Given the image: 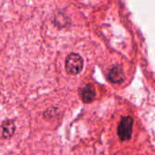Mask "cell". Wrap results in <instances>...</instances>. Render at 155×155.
Listing matches in <instances>:
<instances>
[{
	"label": "cell",
	"instance_id": "6da1fadb",
	"mask_svg": "<svg viewBox=\"0 0 155 155\" xmlns=\"http://www.w3.org/2000/svg\"><path fill=\"white\" fill-rule=\"evenodd\" d=\"M133 125H134V119L131 116H124L122 118L121 122L117 127V134L121 141L125 142L130 140L132 137L133 133Z\"/></svg>",
	"mask_w": 155,
	"mask_h": 155
},
{
	"label": "cell",
	"instance_id": "7a4b0ae2",
	"mask_svg": "<svg viewBox=\"0 0 155 155\" xmlns=\"http://www.w3.org/2000/svg\"><path fill=\"white\" fill-rule=\"evenodd\" d=\"M84 60L78 54H70L65 60V69L70 74H78L83 70Z\"/></svg>",
	"mask_w": 155,
	"mask_h": 155
},
{
	"label": "cell",
	"instance_id": "3957f363",
	"mask_svg": "<svg viewBox=\"0 0 155 155\" xmlns=\"http://www.w3.org/2000/svg\"><path fill=\"white\" fill-rule=\"evenodd\" d=\"M107 77H108V80L112 82L113 84H119L124 80V74L122 67L119 65H116V66H114L112 69H110Z\"/></svg>",
	"mask_w": 155,
	"mask_h": 155
},
{
	"label": "cell",
	"instance_id": "277c9868",
	"mask_svg": "<svg viewBox=\"0 0 155 155\" xmlns=\"http://www.w3.org/2000/svg\"><path fill=\"white\" fill-rule=\"evenodd\" d=\"M80 94H81V99L83 100V102H84L86 104L91 103L95 98V91H94V88L93 87L92 84L85 85L81 90Z\"/></svg>",
	"mask_w": 155,
	"mask_h": 155
},
{
	"label": "cell",
	"instance_id": "5b68a950",
	"mask_svg": "<svg viewBox=\"0 0 155 155\" xmlns=\"http://www.w3.org/2000/svg\"><path fill=\"white\" fill-rule=\"evenodd\" d=\"M15 130V126L13 121L7 120L5 121L1 126V136L5 139H8L10 137H12V135L14 134Z\"/></svg>",
	"mask_w": 155,
	"mask_h": 155
}]
</instances>
